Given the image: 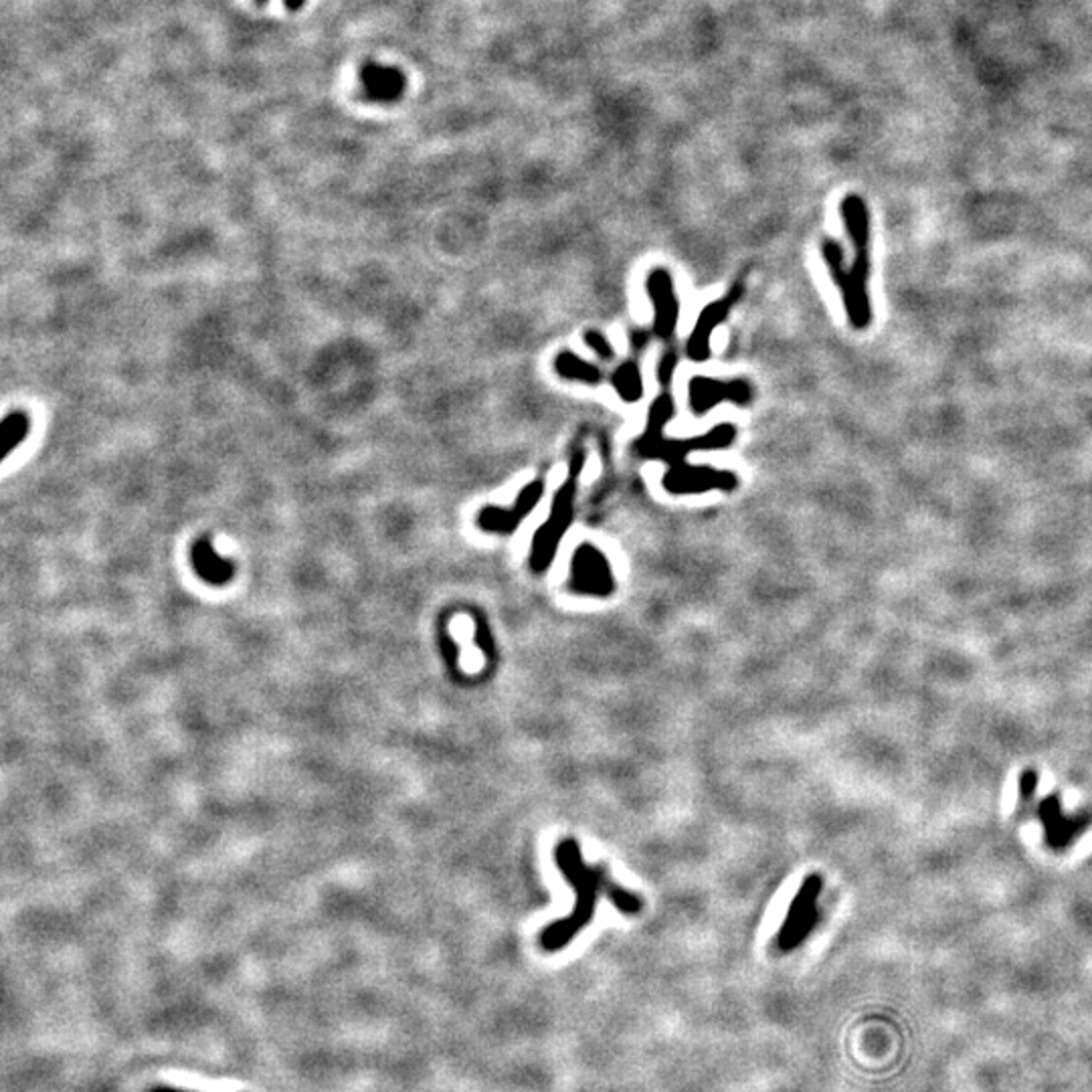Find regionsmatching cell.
Segmentation results:
<instances>
[{
  "label": "cell",
  "instance_id": "obj_19",
  "mask_svg": "<svg viewBox=\"0 0 1092 1092\" xmlns=\"http://www.w3.org/2000/svg\"><path fill=\"white\" fill-rule=\"evenodd\" d=\"M674 367H676V354H674V352H668L666 356H662L660 367H657V381H660V385H670L672 375H674Z\"/></svg>",
  "mask_w": 1092,
  "mask_h": 1092
},
{
  "label": "cell",
  "instance_id": "obj_13",
  "mask_svg": "<svg viewBox=\"0 0 1092 1092\" xmlns=\"http://www.w3.org/2000/svg\"><path fill=\"white\" fill-rule=\"evenodd\" d=\"M555 371L561 379L582 385H601L605 381V373L597 365L580 359L571 350H563L557 354Z\"/></svg>",
  "mask_w": 1092,
  "mask_h": 1092
},
{
  "label": "cell",
  "instance_id": "obj_21",
  "mask_svg": "<svg viewBox=\"0 0 1092 1092\" xmlns=\"http://www.w3.org/2000/svg\"><path fill=\"white\" fill-rule=\"evenodd\" d=\"M152 1092H187V1091H177V1089H166V1087H160V1089H154V1091H152Z\"/></svg>",
  "mask_w": 1092,
  "mask_h": 1092
},
{
  "label": "cell",
  "instance_id": "obj_17",
  "mask_svg": "<svg viewBox=\"0 0 1092 1092\" xmlns=\"http://www.w3.org/2000/svg\"><path fill=\"white\" fill-rule=\"evenodd\" d=\"M609 902L624 914H638L642 910V899L636 895V893H630L628 889L611 882L607 895H605Z\"/></svg>",
  "mask_w": 1092,
  "mask_h": 1092
},
{
  "label": "cell",
  "instance_id": "obj_3",
  "mask_svg": "<svg viewBox=\"0 0 1092 1092\" xmlns=\"http://www.w3.org/2000/svg\"><path fill=\"white\" fill-rule=\"evenodd\" d=\"M587 461V451L580 450L571 459V476L557 490L551 506L549 520L536 530L530 544V569L536 575H542L555 561L559 544L565 532L575 520V496H577V478Z\"/></svg>",
  "mask_w": 1092,
  "mask_h": 1092
},
{
  "label": "cell",
  "instance_id": "obj_15",
  "mask_svg": "<svg viewBox=\"0 0 1092 1092\" xmlns=\"http://www.w3.org/2000/svg\"><path fill=\"white\" fill-rule=\"evenodd\" d=\"M31 419L23 411H10L0 421V457L6 459L29 436Z\"/></svg>",
  "mask_w": 1092,
  "mask_h": 1092
},
{
  "label": "cell",
  "instance_id": "obj_2",
  "mask_svg": "<svg viewBox=\"0 0 1092 1092\" xmlns=\"http://www.w3.org/2000/svg\"><path fill=\"white\" fill-rule=\"evenodd\" d=\"M557 866L563 872V876L571 882L575 889V908L569 916L559 918L557 922L549 925L540 935V947L549 953L565 949L578 933L591 922L595 914V904L599 895H607L611 880L605 874L601 866H587L578 843L573 837L561 839V843L555 850Z\"/></svg>",
  "mask_w": 1092,
  "mask_h": 1092
},
{
  "label": "cell",
  "instance_id": "obj_16",
  "mask_svg": "<svg viewBox=\"0 0 1092 1092\" xmlns=\"http://www.w3.org/2000/svg\"><path fill=\"white\" fill-rule=\"evenodd\" d=\"M611 386L626 403H638L643 397V379L636 361H628L611 375Z\"/></svg>",
  "mask_w": 1092,
  "mask_h": 1092
},
{
  "label": "cell",
  "instance_id": "obj_6",
  "mask_svg": "<svg viewBox=\"0 0 1092 1092\" xmlns=\"http://www.w3.org/2000/svg\"><path fill=\"white\" fill-rule=\"evenodd\" d=\"M739 480L732 472L716 469L710 465H690L688 461L670 465L668 474L662 478L666 492L684 496V494H705L708 490L732 492Z\"/></svg>",
  "mask_w": 1092,
  "mask_h": 1092
},
{
  "label": "cell",
  "instance_id": "obj_1",
  "mask_svg": "<svg viewBox=\"0 0 1092 1092\" xmlns=\"http://www.w3.org/2000/svg\"><path fill=\"white\" fill-rule=\"evenodd\" d=\"M839 213L854 248V261L850 267H845L841 246L830 237L822 241V258L841 294L845 316L852 328L866 330L872 322V304L868 296L870 215L864 198L858 194H848L839 204Z\"/></svg>",
  "mask_w": 1092,
  "mask_h": 1092
},
{
  "label": "cell",
  "instance_id": "obj_4",
  "mask_svg": "<svg viewBox=\"0 0 1092 1092\" xmlns=\"http://www.w3.org/2000/svg\"><path fill=\"white\" fill-rule=\"evenodd\" d=\"M822 895V878L812 874L803 880L795 899L789 906L785 922L777 935L779 951L787 953L797 949L818 925V899Z\"/></svg>",
  "mask_w": 1092,
  "mask_h": 1092
},
{
  "label": "cell",
  "instance_id": "obj_18",
  "mask_svg": "<svg viewBox=\"0 0 1092 1092\" xmlns=\"http://www.w3.org/2000/svg\"><path fill=\"white\" fill-rule=\"evenodd\" d=\"M582 338H585V344H587V346H589V348H591L601 361L611 363V361L615 359V350H613L611 342L607 340V336H605L603 332H599V330H587Z\"/></svg>",
  "mask_w": 1092,
  "mask_h": 1092
},
{
  "label": "cell",
  "instance_id": "obj_9",
  "mask_svg": "<svg viewBox=\"0 0 1092 1092\" xmlns=\"http://www.w3.org/2000/svg\"><path fill=\"white\" fill-rule=\"evenodd\" d=\"M745 294V288L741 284H737L724 298L716 300V302H710L707 308L701 312L696 326L686 342V354L690 361L694 363H707L710 359V336L712 332L726 321V316L730 314L732 306L743 298Z\"/></svg>",
  "mask_w": 1092,
  "mask_h": 1092
},
{
  "label": "cell",
  "instance_id": "obj_22",
  "mask_svg": "<svg viewBox=\"0 0 1092 1092\" xmlns=\"http://www.w3.org/2000/svg\"><path fill=\"white\" fill-rule=\"evenodd\" d=\"M259 2H265V0H259Z\"/></svg>",
  "mask_w": 1092,
  "mask_h": 1092
},
{
  "label": "cell",
  "instance_id": "obj_7",
  "mask_svg": "<svg viewBox=\"0 0 1092 1092\" xmlns=\"http://www.w3.org/2000/svg\"><path fill=\"white\" fill-rule=\"evenodd\" d=\"M544 494V482L534 480L516 496L513 509H500V506H486L478 513V526L484 532L492 534H513L516 528L524 522V518L538 506Z\"/></svg>",
  "mask_w": 1092,
  "mask_h": 1092
},
{
  "label": "cell",
  "instance_id": "obj_10",
  "mask_svg": "<svg viewBox=\"0 0 1092 1092\" xmlns=\"http://www.w3.org/2000/svg\"><path fill=\"white\" fill-rule=\"evenodd\" d=\"M722 401H732L745 407L751 401V386L745 381H718L710 377H694L688 383V407L694 415H705Z\"/></svg>",
  "mask_w": 1092,
  "mask_h": 1092
},
{
  "label": "cell",
  "instance_id": "obj_8",
  "mask_svg": "<svg viewBox=\"0 0 1092 1092\" xmlns=\"http://www.w3.org/2000/svg\"><path fill=\"white\" fill-rule=\"evenodd\" d=\"M645 292L653 304V334L660 340H668L680 316V302L670 271L664 267L651 269L645 279Z\"/></svg>",
  "mask_w": 1092,
  "mask_h": 1092
},
{
  "label": "cell",
  "instance_id": "obj_11",
  "mask_svg": "<svg viewBox=\"0 0 1092 1092\" xmlns=\"http://www.w3.org/2000/svg\"><path fill=\"white\" fill-rule=\"evenodd\" d=\"M191 559H193L194 571L198 573V577L213 585H223L235 573V565L229 559H221L215 553L213 540L209 536H202L194 542Z\"/></svg>",
  "mask_w": 1092,
  "mask_h": 1092
},
{
  "label": "cell",
  "instance_id": "obj_5",
  "mask_svg": "<svg viewBox=\"0 0 1092 1092\" xmlns=\"http://www.w3.org/2000/svg\"><path fill=\"white\" fill-rule=\"evenodd\" d=\"M569 589L575 595L587 597H611L617 589L611 565L607 557L591 542L578 544L571 561V578Z\"/></svg>",
  "mask_w": 1092,
  "mask_h": 1092
},
{
  "label": "cell",
  "instance_id": "obj_20",
  "mask_svg": "<svg viewBox=\"0 0 1092 1092\" xmlns=\"http://www.w3.org/2000/svg\"><path fill=\"white\" fill-rule=\"evenodd\" d=\"M284 4H286V8H288V10L296 12V10H302V8H304L306 0H284Z\"/></svg>",
  "mask_w": 1092,
  "mask_h": 1092
},
{
  "label": "cell",
  "instance_id": "obj_14",
  "mask_svg": "<svg viewBox=\"0 0 1092 1092\" xmlns=\"http://www.w3.org/2000/svg\"><path fill=\"white\" fill-rule=\"evenodd\" d=\"M1040 818L1044 820L1046 824V830H1048V841L1054 845V848H1060V845H1066L1070 843V839L1075 837L1077 832L1083 830V826H1075L1070 820H1066L1062 816V807L1058 803V797H1048L1042 805H1040Z\"/></svg>",
  "mask_w": 1092,
  "mask_h": 1092
},
{
  "label": "cell",
  "instance_id": "obj_12",
  "mask_svg": "<svg viewBox=\"0 0 1092 1092\" xmlns=\"http://www.w3.org/2000/svg\"><path fill=\"white\" fill-rule=\"evenodd\" d=\"M365 93L377 102H394L405 91V77L399 69L383 65H367L363 69Z\"/></svg>",
  "mask_w": 1092,
  "mask_h": 1092
}]
</instances>
